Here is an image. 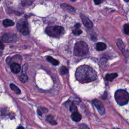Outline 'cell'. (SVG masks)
Segmentation results:
<instances>
[{"instance_id":"obj_11","label":"cell","mask_w":129,"mask_h":129,"mask_svg":"<svg viewBox=\"0 0 129 129\" xmlns=\"http://www.w3.org/2000/svg\"><path fill=\"white\" fill-rule=\"evenodd\" d=\"M71 118L74 121L77 122L81 121L82 117L80 114H79L78 112H76L72 113L71 115Z\"/></svg>"},{"instance_id":"obj_29","label":"cell","mask_w":129,"mask_h":129,"mask_svg":"<svg viewBox=\"0 0 129 129\" xmlns=\"http://www.w3.org/2000/svg\"><path fill=\"white\" fill-rule=\"evenodd\" d=\"M17 129H24V128L23 127H22V126H19V127L17 128Z\"/></svg>"},{"instance_id":"obj_20","label":"cell","mask_w":129,"mask_h":129,"mask_svg":"<svg viewBox=\"0 0 129 129\" xmlns=\"http://www.w3.org/2000/svg\"><path fill=\"white\" fill-rule=\"evenodd\" d=\"M28 76L26 75V74L22 73V74L20 77V80L22 83L26 82L28 80Z\"/></svg>"},{"instance_id":"obj_9","label":"cell","mask_w":129,"mask_h":129,"mask_svg":"<svg viewBox=\"0 0 129 129\" xmlns=\"http://www.w3.org/2000/svg\"><path fill=\"white\" fill-rule=\"evenodd\" d=\"M10 69L11 71L14 74H18L21 69L20 64L17 63H13L10 65Z\"/></svg>"},{"instance_id":"obj_1","label":"cell","mask_w":129,"mask_h":129,"mask_svg":"<svg viewBox=\"0 0 129 129\" xmlns=\"http://www.w3.org/2000/svg\"><path fill=\"white\" fill-rule=\"evenodd\" d=\"M75 76L77 80L81 83H85L94 81L96 79L97 73L91 67L83 65L77 69Z\"/></svg>"},{"instance_id":"obj_4","label":"cell","mask_w":129,"mask_h":129,"mask_svg":"<svg viewBox=\"0 0 129 129\" xmlns=\"http://www.w3.org/2000/svg\"><path fill=\"white\" fill-rule=\"evenodd\" d=\"M45 31L48 35L55 37H59L64 32V28L59 26L48 27Z\"/></svg>"},{"instance_id":"obj_19","label":"cell","mask_w":129,"mask_h":129,"mask_svg":"<svg viewBox=\"0 0 129 129\" xmlns=\"http://www.w3.org/2000/svg\"><path fill=\"white\" fill-rule=\"evenodd\" d=\"M37 113L39 115L42 116L43 113H46L47 112V109L44 108H39L37 109Z\"/></svg>"},{"instance_id":"obj_33","label":"cell","mask_w":129,"mask_h":129,"mask_svg":"<svg viewBox=\"0 0 129 129\" xmlns=\"http://www.w3.org/2000/svg\"><path fill=\"white\" fill-rule=\"evenodd\" d=\"M113 129H119V128H114Z\"/></svg>"},{"instance_id":"obj_27","label":"cell","mask_w":129,"mask_h":129,"mask_svg":"<svg viewBox=\"0 0 129 129\" xmlns=\"http://www.w3.org/2000/svg\"><path fill=\"white\" fill-rule=\"evenodd\" d=\"M94 2L96 5H99L102 2L101 0H94Z\"/></svg>"},{"instance_id":"obj_5","label":"cell","mask_w":129,"mask_h":129,"mask_svg":"<svg viewBox=\"0 0 129 129\" xmlns=\"http://www.w3.org/2000/svg\"><path fill=\"white\" fill-rule=\"evenodd\" d=\"M17 28L18 30L23 35L25 36L29 35L30 30L28 23L26 20L24 18L20 20L17 23Z\"/></svg>"},{"instance_id":"obj_6","label":"cell","mask_w":129,"mask_h":129,"mask_svg":"<svg viewBox=\"0 0 129 129\" xmlns=\"http://www.w3.org/2000/svg\"><path fill=\"white\" fill-rule=\"evenodd\" d=\"M2 41L6 43H14L17 41V35L15 34H5L2 37Z\"/></svg>"},{"instance_id":"obj_25","label":"cell","mask_w":129,"mask_h":129,"mask_svg":"<svg viewBox=\"0 0 129 129\" xmlns=\"http://www.w3.org/2000/svg\"><path fill=\"white\" fill-rule=\"evenodd\" d=\"M28 69V65L27 64H25L23 66V71H22V73L23 74H26V71Z\"/></svg>"},{"instance_id":"obj_17","label":"cell","mask_w":129,"mask_h":129,"mask_svg":"<svg viewBox=\"0 0 129 129\" xmlns=\"http://www.w3.org/2000/svg\"><path fill=\"white\" fill-rule=\"evenodd\" d=\"M117 46H118L119 48L123 53L124 51V49H125V46H124V43L122 42V41L121 39H119L117 41Z\"/></svg>"},{"instance_id":"obj_30","label":"cell","mask_w":129,"mask_h":129,"mask_svg":"<svg viewBox=\"0 0 129 129\" xmlns=\"http://www.w3.org/2000/svg\"><path fill=\"white\" fill-rule=\"evenodd\" d=\"M2 51L0 50V56H2Z\"/></svg>"},{"instance_id":"obj_14","label":"cell","mask_w":129,"mask_h":129,"mask_svg":"<svg viewBox=\"0 0 129 129\" xmlns=\"http://www.w3.org/2000/svg\"><path fill=\"white\" fill-rule=\"evenodd\" d=\"M80 26V25L79 24H77L75 26V29L73 30V33L75 35H79L81 34L82 33V31L79 28V27Z\"/></svg>"},{"instance_id":"obj_23","label":"cell","mask_w":129,"mask_h":129,"mask_svg":"<svg viewBox=\"0 0 129 129\" xmlns=\"http://www.w3.org/2000/svg\"><path fill=\"white\" fill-rule=\"evenodd\" d=\"M124 31L126 34L127 35L129 34V25L128 24H126L124 25Z\"/></svg>"},{"instance_id":"obj_7","label":"cell","mask_w":129,"mask_h":129,"mask_svg":"<svg viewBox=\"0 0 129 129\" xmlns=\"http://www.w3.org/2000/svg\"><path fill=\"white\" fill-rule=\"evenodd\" d=\"M93 103L94 106L97 109L98 112L101 115H104L105 113V109L102 103L97 99H94L93 101Z\"/></svg>"},{"instance_id":"obj_18","label":"cell","mask_w":129,"mask_h":129,"mask_svg":"<svg viewBox=\"0 0 129 129\" xmlns=\"http://www.w3.org/2000/svg\"><path fill=\"white\" fill-rule=\"evenodd\" d=\"M47 60L49 62L52 64L54 66H57L59 64V62L57 60L54 59L53 57H48L47 58Z\"/></svg>"},{"instance_id":"obj_15","label":"cell","mask_w":129,"mask_h":129,"mask_svg":"<svg viewBox=\"0 0 129 129\" xmlns=\"http://www.w3.org/2000/svg\"><path fill=\"white\" fill-rule=\"evenodd\" d=\"M96 49L99 51H102L106 49L107 45L104 43H98L96 44Z\"/></svg>"},{"instance_id":"obj_22","label":"cell","mask_w":129,"mask_h":129,"mask_svg":"<svg viewBox=\"0 0 129 129\" xmlns=\"http://www.w3.org/2000/svg\"><path fill=\"white\" fill-rule=\"evenodd\" d=\"M68 72V69L64 66H62L60 70V73L61 75H65Z\"/></svg>"},{"instance_id":"obj_10","label":"cell","mask_w":129,"mask_h":129,"mask_svg":"<svg viewBox=\"0 0 129 129\" xmlns=\"http://www.w3.org/2000/svg\"><path fill=\"white\" fill-rule=\"evenodd\" d=\"M61 7L65 11H66L69 13H71L74 14L75 13V9L73 7L70 6V5H69L68 4H62L61 5Z\"/></svg>"},{"instance_id":"obj_26","label":"cell","mask_w":129,"mask_h":129,"mask_svg":"<svg viewBox=\"0 0 129 129\" xmlns=\"http://www.w3.org/2000/svg\"><path fill=\"white\" fill-rule=\"evenodd\" d=\"M81 129H89V128L85 124H82L80 126Z\"/></svg>"},{"instance_id":"obj_8","label":"cell","mask_w":129,"mask_h":129,"mask_svg":"<svg viewBox=\"0 0 129 129\" xmlns=\"http://www.w3.org/2000/svg\"><path fill=\"white\" fill-rule=\"evenodd\" d=\"M80 18L82 20V23L84 24L85 26L88 28H91L93 26V24L92 22L87 17L85 16V15L83 14L80 15Z\"/></svg>"},{"instance_id":"obj_24","label":"cell","mask_w":129,"mask_h":129,"mask_svg":"<svg viewBox=\"0 0 129 129\" xmlns=\"http://www.w3.org/2000/svg\"><path fill=\"white\" fill-rule=\"evenodd\" d=\"M70 111H71L72 113L77 112V107H76L74 105H72V106H71L70 108Z\"/></svg>"},{"instance_id":"obj_3","label":"cell","mask_w":129,"mask_h":129,"mask_svg":"<svg viewBox=\"0 0 129 129\" xmlns=\"http://www.w3.org/2000/svg\"><path fill=\"white\" fill-rule=\"evenodd\" d=\"M115 100L120 106L126 105L129 100V95L125 90L120 89L115 92L114 95Z\"/></svg>"},{"instance_id":"obj_21","label":"cell","mask_w":129,"mask_h":129,"mask_svg":"<svg viewBox=\"0 0 129 129\" xmlns=\"http://www.w3.org/2000/svg\"><path fill=\"white\" fill-rule=\"evenodd\" d=\"M46 120L48 122H49L50 124L52 125H56L57 122L54 120V118L51 115H48L46 118Z\"/></svg>"},{"instance_id":"obj_31","label":"cell","mask_w":129,"mask_h":129,"mask_svg":"<svg viewBox=\"0 0 129 129\" xmlns=\"http://www.w3.org/2000/svg\"><path fill=\"white\" fill-rule=\"evenodd\" d=\"M124 1L126 2H129V0H124Z\"/></svg>"},{"instance_id":"obj_12","label":"cell","mask_w":129,"mask_h":129,"mask_svg":"<svg viewBox=\"0 0 129 129\" xmlns=\"http://www.w3.org/2000/svg\"><path fill=\"white\" fill-rule=\"evenodd\" d=\"M3 25L5 27H11L12 26H13L14 25V22L12 20H10V19H5L3 21Z\"/></svg>"},{"instance_id":"obj_16","label":"cell","mask_w":129,"mask_h":129,"mask_svg":"<svg viewBox=\"0 0 129 129\" xmlns=\"http://www.w3.org/2000/svg\"><path fill=\"white\" fill-rule=\"evenodd\" d=\"M10 88L13 90V91H14L16 94H20L21 93V91L19 89V88L14 84L13 83H11L10 85Z\"/></svg>"},{"instance_id":"obj_2","label":"cell","mask_w":129,"mask_h":129,"mask_svg":"<svg viewBox=\"0 0 129 129\" xmlns=\"http://www.w3.org/2000/svg\"><path fill=\"white\" fill-rule=\"evenodd\" d=\"M89 47L86 43L83 41L77 42L74 47V54L77 57H82L87 55L88 53Z\"/></svg>"},{"instance_id":"obj_13","label":"cell","mask_w":129,"mask_h":129,"mask_svg":"<svg viewBox=\"0 0 129 129\" xmlns=\"http://www.w3.org/2000/svg\"><path fill=\"white\" fill-rule=\"evenodd\" d=\"M118 75L117 73H112V74H108L106 76V79L107 81H111L116 77H117Z\"/></svg>"},{"instance_id":"obj_28","label":"cell","mask_w":129,"mask_h":129,"mask_svg":"<svg viewBox=\"0 0 129 129\" xmlns=\"http://www.w3.org/2000/svg\"><path fill=\"white\" fill-rule=\"evenodd\" d=\"M4 48V45L2 42L0 41V50H3Z\"/></svg>"},{"instance_id":"obj_32","label":"cell","mask_w":129,"mask_h":129,"mask_svg":"<svg viewBox=\"0 0 129 129\" xmlns=\"http://www.w3.org/2000/svg\"><path fill=\"white\" fill-rule=\"evenodd\" d=\"M71 1H73V2H74V1H76V0H71Z\"/></svg>"}]
</instances>
